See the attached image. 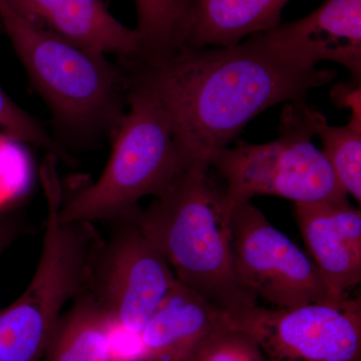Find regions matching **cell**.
<instances>
[{
	"instance_id": "12",
	"label": "cell",
	"mask_w": 361,
	"mask_h": 361,
	"mask_svg": "<svg viewBox=\"0 0 361 361\" xmlns=\"http://www.w3.org/2000/svg\"><path fill=\"white\" fill-rule=\"evenodd\" d=\"M13 11L87 51L134 58L137 35L111 16L103 0H6Z\"/></svg>"
},
{
	"instance_id": "6",
	"label": "cell",
	"mask_w": 361,
	"mask_h": 361,
	"mask_svg": "<svg viewBox=\"0 0 361 361\" xmlns=\"http://www.w3.org/2000/svg\"><path fill=\"white\" fill-rule=\"evenodd\" d=\"M137 210L111 222L110 236L92 261L87 291L116 327L140 336L177 278L142 231Z\"/></svg>"
},
{
	"instance_id": "14",
	"label": "cell",
	"mask_w": 361,
	"mask_h": 361,
	"mask_svg": "<svg viewBox=\"0 0 361 361\" xmlns=\"http://www.w3.org/2000/svg\"><path fill=\"white\" fill-rule=\"evenodd\" d=\"M110 316L89 291L63 313L44 353V361H116Z\"/></svg>"
},
{
	"instance_id": "7",
	"label": "cell",
	"mask_w": 361,
	"mask_h": 361,
	"mask_svg": "<svg viewBox=\"0 0 361 361\" xmlns=\"http://www.w3.org/2000/svg\"><path fill=\"white\" fill-rule=\"evenodd\" d=\"M230 224L235 275L257 300L272 308L334 300L310 255L251 201L233 208Z\"/></svg>"
},
{
	"instance_id": "15",
	"label": "cell",
	"mask_w": 361,
	"mask_h": 361,
	"mask_svg": "<svg viewBox=\"0 0 361 361\" xmlns=\"http://www.w3.org/2000/svg\"><path fill=\"white\" fill-rule=\"evenodd\" d=\"M137 49L123 66L149 65L183 49L191 0H135Z\"/></svg>"
},
{
	"instance_id": "20",
	"label": "cell",
	"mask_w": 361,
	"mask_h": 361,
	"mask_svg": "<svg viewBox=\"0 0 361 361\" xmlns=\"http://www.w3.org/2000/svg\"><path fill=\"white\" fill-rule=\"evenodd\" d=\"M360 90V82L338 84L331 90V97L337 106L351 111V118L361 120Z\"/></svg>"
},
{
	"instance_id": "11",
	"label": "cell",
	"mask_w": 361,
	"mask_h": 361,
	"mask_svg": "<svg viewBox=\"0 0 361 361\" xmlns=\"http://www.w3.org/2000/svg\"><path fill=\"white\" fill-rule=\"evenodd\" d=\"M229 313L180 283L161 301L140 334L146 361H194L228 325Z\"/></svg>"
},
{
	"instance_id": "1",
	"label": "cell",
	"mask_w": 361,
	"mask_h": 361,
	"mask_svg": "<svg viewBox=\"0 0 361 361\" xmlns=\"http://www.w3.org/2000/svg\"><path fill=\"white\" fill-rule=\"evenodd\" d=\"M123 70L168 114L184 170L209 165L268 108L303 102L311 90L336 78L334 71L282 58L260 33L232 47H184L157 63L123 66Z\"/></svg>"
},
{
	"instance_id": "2",
	"label": "cell",
	"mask_w": 361,
	"mask_h": 361,
	"mask_svg": "<svg viewBox=\"0 0 361 361\" xmlns=\"http://www.w3.org/2000/svg\"><path fill=\"white\" fill-rule=\"evenodd\" d=\"M231 212L225 189L216 185L208 164L187 168L137 221L165 257L176 278L230 315L258 305L240 285L233 267Z\"/></svg>"
},
{
	"instance_id": "5",
	"label": "cell",
	"mask_w": 361,
	"mask_h": 361,
	"mask_svg": "<svg viewBox=\"0 0 361 361\" xmlns=\"http://www.w3.org/2000/svg\"><path fill=\"white\" fill-rule=\"evenodd\" d=\"M318 113L303 102L286 103L276 141L239 142L212 157L209 166L225 180L230 211L264 195L294 204L348 198L322 151L313 144Z\"/></svg>"
},
{
	"instance_id": "13",
	"label": "cell",
	"mask_w": 361,
	"mask_h": 361,
	"mask_svg": "<svg viewBox=\"0 0 361 361\" xmlns=\"http://www.w3.org/2000/svg\"><path fill=\"white\" fill-rule=\"evenodd\" d=\"M290 0H191L183 49L227 47L281 23Z\"/></svg>"
},
{
	"instance_id": "10",
	"label": "cell",
	"mask_w": 361,
	"mask_h": 361,
	"mask_svg": "<svg viewBox=\"0 0 361 361\" xmlns=\"http://www.w3.org/2000/svg\"><path fill=\"white\" fill-rule=\"evenodd\" d=\"M307 254L334 300L353 295L361 282V212L348 198L294 204Z\"/></svg>"
},
{
	"instance_id": "3",
	"label": "cell",
	"mask_w": 361,
	"mask_h": 361,
	"mask_svg": "<svg viewBox=\"0 0 361 361\" xmlns=\"http://www.w3.org/2000/svg\"><path fill=\"white\" fill-rule=\"evenodd\" d=\"M0 21L61 132L78 141L111 139L127 111L126 71L26 20L6 0Z\"/></svg>"
},
{
	"instance_id": "16",
	"label": "cell",
	"mask_w": 361,
	"mask_h": 361,
	"mask_svg": "<svg viewBox=\"0 0 361 361\" xmlns=\"http://www.w3.org/2000/svg\"><path fill=\"white\" fill-rule=\"evenodd\" d=\"M315 135L322 142V153L348 196L361 202V120L350 118L342 127H334L322 113L316 118Z\"/></svg>"
},
{
	"instance_id": "17",
	"label": "cell",
	"mask_w": 361,
	"mask_h": 361,
	"mask_svg": "<svg viewBox=\"0 0 361 361\" xmlns=\"http://www.w3.org/2000/svg\"><path fill=\"white\" fill-rule=\"evenodd\" d=\"M0 134L13 141L25 142L47 149L51 155L70 164L73 159L39 122L14 104L0 87Z\"/></svg>"
},
{
	"instance_id": "18",
	"label": "cell",
	"mask_w": 361,
	"mask_h": 361,
	"mask_svg": "<svg viewBox=\"0 0 361 361\" xmlns=\"http://www.w3.org/2000/svg\"><path fill=\"white\" fill-rule=\"evenodd\" d=\"M194 361H269L246 332L227 326L214 334Z\"/></svg>"
},
{
	"instance_id": "19",
	"label": "cell",
	"mask_w": 361,
	"mask_h": 361,
	"mask_svg": "<svg viewBox=\"0 0 361 361\" xmlns=\"http://www.w3.org/2000/svg\"><path fill=\"white\" fill-rule=\"evenodd\" d=\"M28 232L30 224L25 218L18 214L0 211V256Z\"/></svg>"
},
{
	"instance_id": "8",
	"label": "cell",
	"mask_w": 361,
	"mask_h": 361,
	"mask_svg": "<svg viewBox=\"0 0 361 361\" xmlns=\"http://www.w3.org/2000/svg\"><path fill=\"white\" fill-rule=\"evenodd\" d=\"M269 361H361V298L348 296L293 308L257 305L230 315Z\"/></svg>"
},
{
	"instance_id": "9",
	"label": "cell",
	"mask_w": 361,
	"mask_h": 361,
	"mask_svg": "<svg viewBox=\"0 0 361 361\" xmlns=\"http://www.w3.org/2000/svg\"><path fill=\"white\" fill-rule=\"evenodd\" d=\"M282 58L308 68L331 61L361 78V0H324L301 20L260 32Z\"/></svg>"
},
{
	"instance_id": "4",
	"label": "cell",
	"mask_w": 361,
	"mask_h": 361,
	"mask_svg": "<svg viewBox=\"0 0 361 361\" xmlns=\"http://www.w3.org/2000/svg\"><path fill=\"white\" fill-rule=\"evenodd\" d=\"M128 82L127 111L111 137L110 160L97 182L63 199L61 222H113L139 209L145 197L160 196L184 171L168 114L149 90Z\"/></svg>"
}]
</instances>
